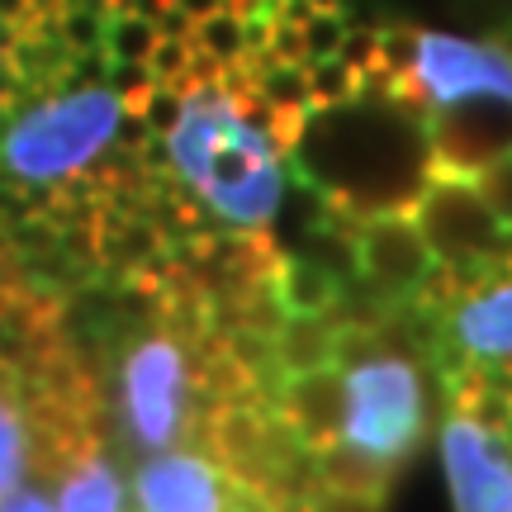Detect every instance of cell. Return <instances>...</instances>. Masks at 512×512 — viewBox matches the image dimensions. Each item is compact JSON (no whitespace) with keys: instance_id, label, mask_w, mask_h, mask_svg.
I'll return each instance as SVG.
<instances>
[{"instance_id":"cell-11","label":"cell","mask_w":512,"mask_h":512,"mask_svg":"<svg viewBox=\"0 0 512 512\" xmlns=\"http://www.w3.org/2000/svg\"><path fill=\"white\" fill-rule=\"evenodd\" d=\"M157 43V29L143 15H105V38H100V53L110 57V67H143L147 53Z\"/></svg>"},{"instance_id":"cell-15","label":"cell","mask_w":512,"mask_h":512,"mask_svg":"<svg viewBox=\"0 0 512 512\" xmlns=\"http://www.w3.org/2000/svg\"><path fill=\"white\" fill-rule=\"evenodd\" d=\"M0 512H57V508L38 489H15L10 498H0Z\"/></svg>"},{"instance_id":"cell-17","label":"cell","mask_w":512,"mask_h":512,"mask_svg":"<svg viewBox=\"0 0 512 512\" xmlns=\"http://www.w3.org/2000/svg\"><path fill=\"white\" fill-rule=\"evenodd\" d=\"M294 512H313V508H294Z\"/></svg>"},{"instance_id":"cell-14","label":"cell","mask_w":512,"mask_h":512,"mask_svg":"<svg viewBox=\"0 0 512 512\" xmlns=\"http://www.w3.org/2000/svg\"><path fill=\"white\" fill-rule=\"evenodd\" d=\"M332 57L361 81V76H370V67H375V34H370V29H347Z\"/></svg>"},{"instance_id":"cell-9","label":"cell","mask_w":512,"mask_h":512,"mask_svg":"<svg viewBox=\"0 0 512 512\" xmlns=\"http://www.w3.org/2000/svg\"><path fill=\"white\" fill-rule=\"evenodd\" d=\"M34 408L19 394V380L0 361V498L24 489V470L34 465Z\"/></svg>"},{"instance_id":"cell-16","label":"cell","mask_w":512,"mask_h":512,"mask_svg":"<svg viewBox=\"0 0 512 512\" xmlns=\"http://www.w3.org/2000/svg\"><path fill=\"white\" fill-rule=\"evenodd\" d=\"M176 5H181V10H185V19H190V24H195V19L214 15V10H219L223 0H176Z\"/></svg>"},{"instance_id":"cell-13","label":"cell","mask_w":512,"mask_h":512,"mask_svg":"<svg viewBox=\"0 0 512 512\" xmlns=\"http://www.w3.org/2000/svg\"><path fill=\"white\" fill-rule=\"evenodd\" d=\"M185 62H190V38H157L143 62V72L152 76V81H181Z\"/></svg>"},{"instance_id":"cell-7","label":"cell","mask_w":512,"mask_h":512,"mask_svg":"<svg viewBox=\"0 0 512 512\" xmlns=\"http://www.w3.org/2000/svg\"><path fill=\"white\" fill-rule=\"evenodd\" d=\"M413 81L427 114L470 100L512 105V48L456 34H413Z\"/></svg>"},{"instance_id":"cell-4","label":"cell","mask_w":512,"mask_h":512,"mask_svg":"<svg viewBox=\"0 0 512 512\" xmlns=\"http://www.w3.org/2000/svg\"><path fill=\"white\" fill-rule=\"evenodd\" d=\"M422 304L441 309L456 366L512 370V252L489 266H437Z\"/></svg>"},{"instance_id":"cell-10","label":"cell","mask_w":512,"mask_h":512,"mask_svg":"<svg viewBox=\"0 0 512 512\" xmlns=\"http://www.w3.org/2000/svg\"><path fill=\"white\" fill-rule=\"evenodd\" d=\"M185 38H190V48H200V53L219 57L223 67H228V62H242V57H247V38H242V15H238V5H233V0H223L214 15L195 19Z\"/></svg>"},{"instance_id":"cell-8","label":"cell","mask_w":512,"mask_h":512,"mask_svg":"<svg viewBox=\"0 0 512 512\" xmlns=\"http://www.w3.org/2000/svg\"><path fill=\"white\" fill-rule=\"evenodd\" d=\"M252 494L200 446L162 451L133 475V512H247Z\"/></svg>"},{"instance_id":"cell-3","label":"cell","mask_w":512,"mask_h":512,"mask_svg":"<svg viewBox=\"0 0 512 512\" xmlns=\"http://www.w3.org/2000/svg\"><path fill=\"white\" fill-rule=\"evenodd\" d=\"M124 100L110 86H81V91H48L29 100V110L5 128L0 166L24 185L81 181L124 133Z\"/></svg>"},{"instance_id":"cell-12","label":"cell","mask_w":512,"mask_h":512,"mask_svg":"<svg viewBox=\"0 0 512 512\" xmlns=\"http://www.w3.org/2000/svg\"><path fill=\"white\" fill-rule=\"evenodd\" d=\"M304 53H309V62H318V57H332L337 53V43H342V34H347V10H313L304 24Z\"/></svg>"},{"instance_id":"cell-6","label":"cell","mask_w":512,"mask_h":512,"mask_svg":"<svg viewBox=\"0 0 512 512\" xmlns=\"http://www.w3.org/2000/svg\"><path fill=\"white\" fill-rule=\"evenodd\" d=\"M337 223L347 233L351 275L375 294V304H384V309L422 304V294L437 275V256L403 209H375V214Z\"/></svg>"},{"instance_id":"cell-5","label":"cell","mask_w":512,"mask_h":512,"mask_svg":"<svg viewBox=\"0 0 512 512\" xmlns=\"http://www.w3.org/2000/svg\"><path fill=\"white\" fill-rule=\"evenodd\" d=\"M403 214L432 247L437 266H489L512 252V223L470 181L422 176Z\"/></svg>"},{"instance_id":"cell-1","label":"cell","mask_w":512,"mask_h":512,"mask_svg":"<svg viewBox=\"0 0 512 512\" xmlns=\"http://www.w3.org/2000/svg\"><path fill=\"white\" fill-rule=\"evenodd\" d=\"M162 166L233 233H266L285 200V157L271 143V110L238 62L214 86H185L162 133Z\"/></svg>"},{"instance_id":"cell-2","label":"cell","mask_w":512,"mask_h":512,"mask_svg":"<svg viewBox=\"0 0 512 512\" xmlns=\"http://www.w3.org/2000/svg\"><path fill=\"white\" fill-rule=\"evenodd\" d=\"M332 361L342 370V432L337 446L313 465L328 494L370 508L418 446L427 389L418 361L380 342V328L366 318H342Z\"/></svg>"}]
</instances>
